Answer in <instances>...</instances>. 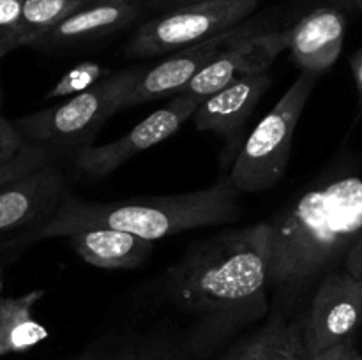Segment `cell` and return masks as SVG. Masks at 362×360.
Masks as SVG:
<instances>
[{
    "label": "cell",
    "instance_id": "f546056e",
    "mask_svg": "<svg viewBox=\"0 0 362 360\" xmlns=\"http://www.w3.org/2000/svg\"><path fill=\"white\" fill-rule=\"evenodd\" d=\"M345 9L357 11V13H362V0H346Z\"/></svg>",
    "mask_w": 362,
    "mask_h": 360
},
{
    "label": "cell",
    "instance_id": "8fae6325",
    "mask_svg": "<svg viewBox=\"0 0 362 360\" xmlns=\"http://www.w3.org/2000/svg\"><path fill=\"white\" fill-rule=\"evenodd\" d=\"M251 23H243L232 30L219 34L207 41L197 42L187 48L177 49L170 53L159 64H156L151 69H145L144 76L133 88V92L127 97L124 109L136 104H145L154 99L161 97H175L223 48L230 44L233 39L247 30Z\"/></svg>",
    "mask_w": 362,
    "mask_h": 360
},
{
    "label": "cell",
    "instance_id": "6da1fadb",
    "mask_svg": "<svg viewBox=\"0 0 362 360\" xmlns=\"http://www.w3.org/2000/svg\"><path fill=\"white\" fill-rule=\"evenodd\" d=\"M269 221L193 242L163 275V296L189 321L186 344L214 355L269 314Z\"/></svg>",
    "mask_w": 362,
    "mask_h": 360
},
{
    "label": "cell",
    "instance_id": "30bf717a",
    "mask_svg": "<svg viewBox=\"0 0 362 360\" xmlns=\"http://www.w3.org/2000/svg\"><path fill=\"white\" fill-rule=\"evenodd\" d=\"M198 104L200 102L193 99L175 95L170 99L168 104L156 109L119 140L99 147H88L74 155V169L85 179H105L136 154L173 136L182 127V124L191 119Z\"/></svg>",
    "mask_w": 362,
    "mask_h": 360
},
{
    "label": "cell",
    "instance_id": "f1b7e54d",
    "mask_svg": "<svg viewBox=\"0 0 362 360\" xmlns=\"http://www.w3.org/2000/svg\"><path fill=\"white\" fill-rule=\"evenodd\" d=\"M350 66H352V73L354 78H356L357 90H359V97L362 102V46L354 53L352 60H350Z\"/></svg>",
    "mask_w": 362,
    "mask_h": 360
},
{
    "label": "cell",
    "instance_id": "836d02e7",
    "mask_svg": "<svg viewBox=\"0 0 362 360\" xmlns=\"http://www.w3.org/2000/svg\"><path fill=\"white\" fill-rule=\"evenodd\" d=\"M2 101H4V95H2V87H0V108H2Z\"/></svg>",
    "mask_w": 362,
    "mask_h": 360
},
{
    "label": "cell",
    "instance_id": "484cf974",
    "mask_svg": "<svg viewBox=\"0 0 362 360\" xmlns=\"http://www.w3.org/2000/svg\"><path fill=\"white\" fill-rule=\"evenodd\" d=\"M76 360H126V342L112 348H90Z\"/></svg>",
    "mask_w": 362,
    "mask_h": 360
},
{
    "label": "cell",
    "instance_id": "e0dca14e",
    "mask_svg": "<svg viewBox=\"0 0 362 360\" xmlns=\"http://www.w3.org/2000/svg\"><path fill=\"white\" fill-rule=\"evenodd\" d=\"M90 0H23L20 46H35L48 32Z\"/></svg>",
    "mask_w": 362,
    "mask_h": 360
},
{
    "label": "cell",
    "instance_id": "2e32d148",
    "mask_svg": "<svg viewBox=\"0 0 362 360\" xmlns=\"http://www.w3.org/2000/svg\"><path fill=\"white\" fill-rule=\"evenodd\" d=\"M45 289H30L20 296H0V359L23 353L48 339V328L32 314Z\"/></svg>",
    "mask_w": 362,
    "mask_h": 360
},
{
    "label": "cell",
    "instance_id": "7402d4cb",
    "mask_svg": "<svg viewBox=\"0 0 362 360\" xmlns=\"http://www.w3.org/2000/svg\"><path fill=\"white\" fill-rule=\"evenodd\" d=\"M23 0H0V59L20 48V21Z\"/></svg>",
    "mask_w": 362,
    "mask_h": 360
},
{
    "label": "cell",
    "instance_id": "5bb4252c",
    "mask_svg": "<svg viewBox=\"0 0 362 360\" xmlns=\"http://www.w3.org/2000/svg\"><path fill=\"white\" fill-rule=\"evenodd\" d=\"M269 87V71L233 81L200 102L189 120L198 131L219 134L230 141L237 140Z\"/></svg>",
    "mask_w": 362,
    "mask_h": 360
},
{
    "label": "cell",
    "instance_id": "4fadbf2b",
    "mask_svg": "<svg viewBox=\"0 0 362 360\" xmlns=\"http://www.w3.org/2000/svg\"><path fill=\"white\" fill-rule=\"evenodd\" d=\"M147 11V0H90L57 25L35 46L83 44L124 30Z\"/></svg>",
    "mask_w": 362,
    "mask_h": 360
},
{
    "label": "cell",
    "instance_id": "5b68a950",
    "mask_svg": "<svg viewBox=\"0 0 362 360\" xmlns=\"http://www.w3.org/2000/svg\"><path fill=\"white\" fill-rule=\"evenodd\" d=\"M317 80L318 74L300 71L299 78L244 141L228 175L240 193H262L283 179L297 122L310 101Z\"/></svg>",
    "mask_w": 362,
    "mask_h": 360
},
{
    "label": "cell",
    "instance_id": "9a60e30c",
    "mask_svg": "<svg viewBox=\"0 0 362 360\" xmlns=\"http://www.w3.org/2000/svg\"><path fill=\"white\" fill-rule=\"evenodd\" d=\"M66 239L85 263L106 270H131L141 267L154 251L152 240L115 228L80 229Z\"/></svg>",
    "mask_w": 362,
    "mask_h": 360
},
{
    "label": "cell",
    "instance_id": "ba28073f",
    "mask_svg": "<svg viewBox=\"0 0 362 360\" xmlns=\"http://www.w3.org/2000/svg\"><path fill=\"white\" fill-rule=\"evenodd\" d=\"M361 327L362 277H356L343 267L322 279L304 313L308 353L317 355L356 339Z\"/></svg>",
    "mask_w": 362,
    "mask_h": 360
},
{
    "label": "cell",
    "instance_id": "8992f818",
    "mask_svg": "<svg viewBox=\"0 0 362 360\" xmlns=\"http://www.w3.org/2000/svg\"><path fill=\"white\" fill-rule=\"evenodd\" d=\"M260 0H205L165 11L138 27L126 46L129 59L170 55L243 25Z\"/></svg>",
    "mask_w": 362,
    "mask_h": 360
},
{
    "label": "cell",
    "instance_id": "1f68e13d",
    "mask_svg": "<svg viewBox=\"0 0 362 360\" xmlns=\"http://www.w3.org/2000/svg\"><path fill=\"white\" fill-rule=\"evenodd\" d=\"M4 289V268L0 267V293H2Z\"/></svg>",
    "mask_w": 362,
    "mask_h": 360
},
{
    "label": "cell",
    "instance_id": "44dd1931",
    "mask_svg": "<svg viewBox=\"0 0 362 360\" xmlns=\"http://www.w3.org/2000/svg\"><path fill=\"white\" fill-rule=\"evenodd\" d=\"M53 161H55V155H53L52 152L30 143L27 148H25L23 154L18 155L14 161L0 166V189L6 187L7 184L21 179V176L27 175V173L34 172V169L41 168V166L48 164V162H53Z\"/></svg>",
    "mask_w": 362,
    "mask_h": 360
},
{
    "label": "cell",
    "instance_id": "277c9868",
    "mask_svg": "<svg viewBox=\"0 0 362 360\" xmlns=\"http://www.w3.org/2000/svg\"><path fill=\"white\" fill-rule=\"evenodd\" d=\"M145 69L147 67L144 66L124 67L60 104L16 120L14 126L25 140L46 148L53 155L55 152L80 154L92 147V140L106 120L124 109Z\"/></svg>",
    "mask_w": 362,
    "mask_h": 360
},
{
    "label": "cell",
    "instance_id": "7c38bea8",
    "mask_svg": "<svg viewBox=\"0 0 362 360\" xmlns=\"http://www.w3.org/2000/svg\"><path fill=\"white\" fill-rule=\"evenodd\" d=\"M345 34L343 7L315 6L288 28V49L300 71L320 76L341 55Z\"/></svg>",
    "mask_w": 362,
    "mask_h": 360
},
{
    "label": "cell",
    "instance_id": "83f0119b",
    "mask_svg": "<svg viewBox=\"0 0 362 360\" xmlns=\"http://www.w3.org/2000/svg\"><path fill=\"white\" fill-rule=\"evenodd\" d=\"M198 2H205V0H147V11L165 13V11L191 6V4H198Z\"/></svg>",
    "mask_w": 362,
    "mask_h": 360
},
{
    "label": "cell",
    "instance_id": "603a6c76",
    "mask_svg": "<svg viewBox=\"0 0 362 360\" xmlns=\"http://www.w3.org/2000/svg\"><path fill=\"white\" fill-rule=\"evenodd\" d=\"M272 321L271 318L267 323L262 325L260 328L253 332V334L246 335L240 339L239 342L232 346L228 352L225 353L221 360H264L265 349H267L269 337H271Z\"/></svg>",
    "mask_w": 362,
    "mask_h": 360
},
{
    "label": "cell",
    "instance_id": "ac0fdd59",
    "mask_svg": "<svg viewBox=\"0 0 362 360\" xmlns=\"http://www.w3.org/2000/svg\"><path fill=\"white\" fill-rule=\"evenodd\" d=\"M272 330L264 360H310L304 341V316L286 318L285 314H271Z\"/></svg>",
    "mask_w": 362,
    "mask_h": 360
},
{
    "label": "cell",
    "instance_id": "4316f807",
    "mask_svg": "<svg viewBox=\"0 0 362 360\" xmlns=\"http://www.w3.org/2000/svg\"><path fill=\"white\" fill-rule=\"evenodd\" d=\"M345 268L356 277H362V235L352 247L345 261Z\"/></svg>",
    "mask_w": 362,
    "mask_h": 360
},
{
    "label": "cell",
    "instance_id": "9c48e42d",
    "mask_svg": "<svg viewBox=\"0 0 362 360\" xmlns=\"http://www.w3.org/2000/svg\"><path fill=\"white\" fill-rule=\"evenodd\" d=\"M283 49H288V30L267 32L251 23L244 34L223 48L177 95L204 102L233 81L267 73Z\"/></svg>",
    "mask_w": 362,
    "mask_h": 360
},
{
    "label": "cell",
    "instance_id": "7a4b0ae2",
    "mask_svg": "<svg viewBox=\"0 0 362 360\" xmlns=\"http://www.w3.org/2000/svg\"><path fill=\"white\" fill-rule=\"evenodd\" d=\"M269 224L271 293L276 311L288 318L325 275L345 267L362 235V179L320 180L283 205Z\"/></svg>",
    "mask_w": 362,
    "mask_h": 360
},
{
    "label": "cell",
    "instance_id": "52a82bcc",
    "mask_svg": "<svg viewBox=\"0 0 362 360\" xmlns=\"http://www.w3.org/2000/svg\"><path fill=\"white\" fill-rule=\"evenodd\" d=\"M69 180L55 161L0 189V254L13 256L42 240L69 196Z\"/></svg>",
    "mask_w": 362,
    "mask_h": 360
},
{
    "label": "cell",
    "instance_id": "d6a6232c",
    "mask_svg": "<svg viewBox=\"0 0 362 360\" xmlns=\"http://www.w3.org/2000/svg\"><path fill=\"white\" fill-rule=\"evenodd\" d=\"M352 360H362V355H361V353L359 352H357L356 353V355H354V359Z\"/></svg>",
    "mask_w": 362,
    "mask_h": 360
},
{
    "label": "cell",
    "instance_id": "d6986e66",
    "mask_svg": "<svg viewBox=\"0 0 362 360\" xmlns=\"http://www.w3.org/2000/svg\"><path fill=\"white\" fill-rule=\"evenodd\" d=\"M126 360H200L186 344L168 334H148L134 342H126Z\"/></svg>",
    "mask_w": 362,
    "mask_h": 360
},
{
    "label": "cell",
    "instance_id": "4dcf8cb0",
    "mask_svg": "<svg viewBox=\"0 0 362 360\" xmlns=\"http://www.w3.org/2000/svg\"><path fill=\"white\" fill-rule=\"evenodd\" d=\"M318 2H320L318 6H338V7H343V9H345L346 6V0H318Z\"/></svg>",
    "mask_w": 362,
    "mask_h": 360
},
{
    "label": "cell",
    "instance_id": "3957f363",
    "mask_svg": "<svg viewBox=\"0 0 362 360\" xmlns=\"http://www.w3.org/2000/svg\"><path fill=\"white\" fill-rule=\"evenodd\" d=\"M240 194L230 176L191 193L131 196L117 201H85L69 194L42 232V240L88 228H115L156 242L189 229L232 224L243 217Z\"/></svg>",
    "mask_w": 362,
    "mask_h": 360
},
{
    "label": "cell",
    "instance_id": "cb8c5ba5",
    "mask_svg": "<svg viewBox=\"0 0 362 360\" xmlns=\"http://www.w3.org/2000/svg\"><path fill=\"white\" fill-rule=\"evenodd\" d=\"M30 145V141L21 136L13 122L6 120L0 113V166L14 161L20 154H23L25 148Z\"/></svg>",
    "mask_w": 362,
    "mask_h": 360
},
{
    "label": "cell",
    "instance_id": "d4e9b609",
    "mask_svg": "<svg viewBox=\"0 0 362 360\" xmlns=\"http://www.w3.org/2000/svg\"><path fill=\"white\" fill-rule=\"evenodd\" d=\"M356 353H357L356 339H350V341H345L341 342V344L332 346V348L325 349V352L317 353V355H311L310 360H352Z\"/></svg>",
    "mask_w": 362,
    "mask_h": 360
},
{
    "label": "cell",
    "instance_id": "ffe728a7",
    "mask_svg": "<svg viewBox=\"0 0 362 360\" xmlns=\"http://www.w3.org/2000/svg\"><path fill=\"white\" fill-rule=\"evenodd\" d=\"M108 76L106 67H103L98 62H81L74 66L73 69L67 71L55 85L52 90L48 92L46 97H73V95L81 94V92L88 90L94 87L99 80Z\"/></svg>",
    "mask_w": 362,
    "mask_h": 360
}]
</instances>
